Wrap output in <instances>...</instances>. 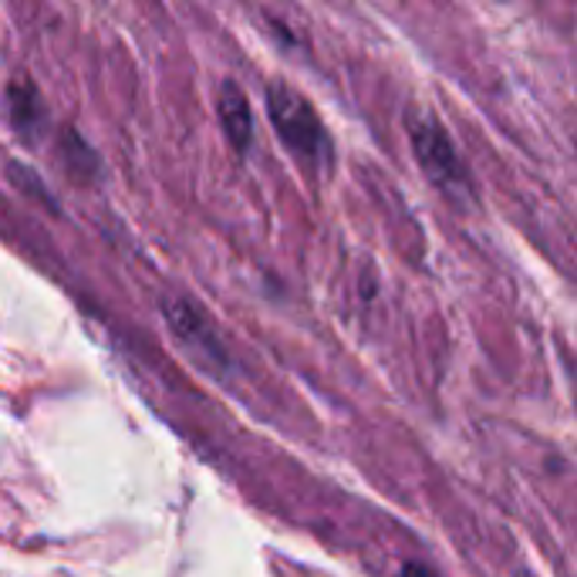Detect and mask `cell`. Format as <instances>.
<instances>
[{
	"label": "cell",
	"instance_id": "1",
	"mask_svg": "<svg viewBox=\"0 0 577 577\" xmlns=\"http://www.w3.org/2000/svg\"><path fill=\"white\" fill-rule=\"evenodd\" d=\"M268 116H271V126L277 129L281 142L297 155V160L311 163V166H328L331 163V139L318 119V112L311 109V105L287 85L274 81L268 88Z\"/></svg>",
	"mask_w": 577,
	"mask_h": 577
},
{
	"label": "cell",
	"instance_id": "2",
	"mask_svg": "<svg viewBox=\"0 0 577 577\" xmlns=\"http://www.w3.org/2000/svg\"><path fill=\"white\" fill-rule=\"evenodd\" d=\"M409 135H412V152L423 173L453 199H469L473 196V176L466 173L459 152L453 145V139L446 135V129L429 119V116H418L409 122Z\"/></svg>",
	"mask_w": 577,
	"mask_h": 577
},
{
	"label": "cell",
	"instance_id": "3",
	"mask_svg": "<svg viewBox=\"0 0 577 577\" xmlns=\"http://www.w3.org/2000/svg\"><path fill=\"white\" fill-rule=\"evenodd\" d=\"M163 314H166V322H170L173 335H176L193 355H199L203 361H214V364H220V369H227L230 355H227V348H224L217 328L209 325V318H206V314H203L196 304H189V301H183V297H173V301L163 304Z\"/></svg>",
	"mask_w": 577,
	"mask_h": 577
},
{
	"label": "cell",
	"instance_id": "4",
	"mask_svg": "<svg viewBox=\"0 0 577 577\" xmlns=\"http://www.w3.org/2000/svg\"><path fill=\"white\" fill-rule=\"evenodd\" d=\"M217 112H220V126H224L230 145H233L237 152H247V149L253 145V116H250L247 95H243L233 81H224V85H220Z\"/></svg>",
	"mask_w": 577,
	"mask_h": 577
},
{
	"label": "cell",
	"instance_id": "5",
	"mask_svg": "<svg viewBox=\"0 0 577 577\" xmlns=\"http://www.w3.org/2000/svg\"><path fill=\"white\" fill-rule=\"evenodd\" d=\"M8 105H11V119L21 132H34L41 122H44V112H41V95L24 85V81H11L8 88Z\"/></svg>",
	"mask_w": 577,
	"mask_h": 577
},
{
	"label": "cell",
	"instance_id": "6",
	"mask_svg": "<svg viewBox=\"0 0 577 577\" xmlns=\"http://www.w3.org/2000/svg\"><path fill=\"white\" fill-rule=\"evenodd\" d=\"M62 160L72 166V173H78L81 179L98 176V155L78 139V132H62Z\"/></svg>",
	"mask_w": 577,
	"mask_h": 577
},
{
	"label": "cell",
	"instance_id": "7",
	"mask_svg": "<svg viewBox=\"0 0 577 577\" xmlns=\"http://www.w3.org/2000/svg\"><path fill=\"white\" fill-rule=\"evenodd\" d=\"M8 179H14L18 186H28V189H24L28 196H37L41 203H47V206H51V196L44 193V183H41V179H37V176H34V173L28 170V166H21V163H11V166H8Z\"/></svg>",
	"mask_w": 577,
	"mask_h": 577
},
{
	"label": "cell",
	"instance_id": "8",
	"mask_svg": "<svg viewBox=\"0 0 577 577\" xmlns=\"http://www.w3.org/2000/svg\"><path fill=\"white\" fill-rule=\"evenodd\" d=\"M402 577H436L429 567H423V564H405L402 567Z\"/></svg>",
	"mask_w": 577,
	"mask_h": 577
}]
</instances>
